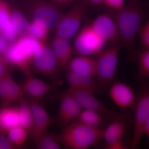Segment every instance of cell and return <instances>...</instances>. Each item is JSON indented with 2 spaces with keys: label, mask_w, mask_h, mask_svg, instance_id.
<instances>
[{
  "label": "cell",
  "mask_w": 149,
  "mask_h": 149,
  "mask_svg": "<svg viewBox=\"0 0 149 149\" xmlns=\"http://www.w3.org/2000/svg\"><path fill=\"white\" fill-rule=\"evenodd\" d=\"M147 17L143 3L133 0L117 11L114 18L117 25L123 47L132 56L136 54L134 43L143 21Z\"/></svg>",
  "instance_id": "cell-1"
},
{
  "label": "cell",
  "mask_w": 149,
  "mask_h": 149,
  "mask_svg": "<svg viewBox=\"0 0 149 149\" xmlns=\"http://www.w3.org/2000/svg\"><path fill=\"white\" fill-rule=\"evenodd\" d=\"M44 45L31 35L20 37L10 43L3 57L8 64L17 67L28 76L31 74L33 57Z\"/></svg>",
  "instance_id": "cell-2"
},
{
  "label": "cell",
  "mask_w": 149,
  "mask_h": 149,
  "mask_svg": "<svg viewBox=\"0 0 149 149\" xmlns=\"http://www.w3.org/2000/svg\"><path fill=\"white\" fill-rule=\"evenodd\" d=\"M103 130L101 128H91L76 121L63 128L58 135L59 140L67 148L87 149L103 139Z\"/></svg>",
  "instance_id": "cell-3"
},
{
  "label": "cell",
  "mask_w": 149,
  "mask_h": 149,
  "mask_svg": "<svg viewBox=\"0 0 149 149\" xmlns=\"http://www.w3.org/2000/svg\"><path fill=\"white\" fill-rule=\"evenodd\" d=\"M122 43L113 44L110 47L102 51L96 61V77L98 85L107 88L113 83L117 72L118 56Z\"/></svg>",
  "instance_id": "cell-4"
},
{
  "label": "cell",
  "mask_w": 149,
  "mask_h": 149,
  "mask_svg": "<svg viewBox=\"0 0 149 149\" xmlns=\"http://www.w3.org/2000/svg\"><path fill=\"white\" fill-rule=\"evenodd\" d=\"M89 3L83 1L63 13L55 28V36L71 40L80 30Z\"/></svg>",
  "instance_id": "cell-5"
},
{
  "label": "cell",
  "mask_w": 149,
  "mask_h": 149,
  "mask_svg": "<svg viewBox=\"0 0 149 149\" xmlns=\"http://www.w3.org/2000/svg\"><path fill=\"white\" fill-rule=\"evenodd\" d=\"M32 20L43 22L48 29H55L63 13L61 5L53 2L36 0L29 7Z\"/></svg>",
  "instance_id": "cell-6"
},
{
  "label": "cell",
  "mask_w": 149,
  "mask_h": 149,
  "mask_svg": "<svg viewBox=\"0 0 149 149\" xmlns=\"http://www.w3.org/2000/svg\"><path fill=\"white\" fill-rule=\"evenodd\" d=\"M77 33L72 48L77 55H98L102 51L106 42L93 31L90 24Z\"/></svg>",
  "instance_id": "cell-7"
},
{
  "label": "cell",
  "mask_w": 149,
  "mask_h": 149,
  "mask_svg": "<svg viewBox=\"0 0 149 149\" xmlns=\"http://www.w3.org/2000/svg\"><path fill=\"white\" fill-rule=\"evenodd\" d=\"M63 93L72 97L82 109L97 112L110 121L114 120L119 115L117 112L108 108L94 95L93 92L68 88Z\"/></svg>",
  "instance_id": "cell-8"
},
{
  "label": "cell",
  "mask_w": 149,
  "mask_h": 149,
  "mask_svg": "<svg viewBox=\"0 0 149 149\" xmlns=\"http://www.w3.org/2000/svg\"><path fill=\"white\" fill-rule=\"evenodd\" d=\"M135 105V119L133 139L131 148H138L143 136V128L149 119V88L146 84L141 89Z\"/></svg>",
  "instance_id": "cell-9"
},
{
  "label": "cell",
  "mask_w": 149,
  "mask_h": 149,
  "mask_svg": "<svg viewBox=\"0 0 149 149\" xmlns=\"http://www.w3.org/2000/svg\"><path fill=\"white\" fill-rule=\"evenodd\" d=\"M35 71L47 77L54 78L58 72V65L52 48L44 45L35 54L32 61Z\"/></svg>",
  "instance_id": "cell-10"
},
{
  "label": "cell",
  "mask_w": 149,
  "mask_h": 149,
  "mask_svg": "<svg viewBox=\"0 0 149 149\" xmlns=\"http://www.w3.org/2000/svg\"><path fill=\"white\" fill-rule=\"evenodd\" d=\"M96 34L106 42L119 43L120 36L113 17L108 14L100 15L90 24Z\"/></svg>",
  "instance_id": "cell-11"
},
{
  "label": "cell",
  "mask_w": 149,
  "mask_h": 149,
  "mask_svg": "<svg viewBox=\"0 0 149 149\" xmlns=\"http://www.w3.org/2000/svg\"><path fill=\"white\" fill-rule=\"evenodd\" d=\"M82 109L72 97L62 93L61 97L60 105L53 119L54 123L61 128H64L77 118Z\"/></svg>",
  "instance_id": "cell-12"
},
{
  "label": "cell",
  "mask_w": 149,
  "mask_h": 149,
  "mask_svg": "<svg viewBox=\"0 0 149 149\" xmlns=\"http://www.w3.org/2000/svg\"><path fill=\"white\" fill-rule=\"evenodd\" d=\"M109 90L111 99L116 105L123 109H128L136 103L137 97L132 88L124 82L113 83Z\"/></svg>",
  "instance_id": "cell-13"
},
{
  "label": "cell",
  "mask_w": 149,
  "mask_h": 149,
  "mask_svg": "<svg viewBox=\"0 0 149 149\" xmlns=\"http://www.w3.org/2000/svg\"><path fill=\"white\" fill-rule=\"evenodd\" d=\"M29 101L33 119V127L30 136L35 141L39 136L47 132L48 128L54 123V120L39 101Z\"/></svg>",
  "instance_id": "cell-14"
},
{
  "label": "cell",
  "mask_w": 149,
  "mask_h": 149,
  "mask_svg": "<svg viewBox=\"0 0 149 149\" xmlns=\"http://www.w3.org/2000/svg\"><path fill=\"white\" fill-rule=\"evenodd\" d=\"M55 85L46 83L30 74L26 76L22 85L24 97L29 101H39L49 94Z\"/></svg>",
  "instance_id": "cell-15"
},
{
  "label": "cell",
  "mask_w": 149,
  "mask_h": 149,
  "mask_svg": "<svg viewBox=\"0 0 149 149\" xmlns=\"http://www.w3.org/2000/svg\"><path fill=\"white\" fill-rule=\"evenodd\" d=\"M23 97L22 85L16 83L10 73L0 81L1 107L10 106L13 103L19 101Z\"/></svg>",
  "instance_id": "cell-16"
},
{
  "label": "cell",
  "mask_w": 149,
  "mask_h": 149,
  "mask_svg": "<svg viewBox=\"0 0 149 149\" xmlns=\"http://www.w3.org/2000/svg\"><path fill=\"white\" fill-rule=\"evenodd\" d=\"M65 78L70 89L85 90L94 93L98 86L96 76L94 75L66 70Z\"/></svg>",
  "instance_id": "cell-17"
},
{
  "label": "cell",
  "mask_w": 149,
  "mask_h": 149,
  "mask_svg": "<svg viewBox=\"0 0 149 149\" xmlns=\"http://www.w3.org/2000/svg\"><path fill=\"white\" fill-rule=\"evenodd\" d=\"M51 47L55 56L58 65L64 68L72 58L73 53L70 40L55 36Z\"/></svg>",
  "instance_id": "cell-18"
},
{
  "label": "cell",
  "mask_w": 149,
  "mask_h": 149,
  "mask_svg": "<svg viewBox=\"0 0 149 149\" xmlns=\"http://www.w3.org/2000/svg\"><path fill=\"white\" fill-rule=\"evenodd\" d=\"M127 127L126 118L123 115L119 114L114 120H112L105 129L103 130V137L106 146L116 141L123 140Z\"/></svg>",
  "instance_id": "cell-19"
},
{
  "label": "cell",
  "mask_w": 149,
  "mask_h": 149,
  "mask_svg": "<svg viewBox=\"0 0 149 149\" xmlns=\"http://www.w3.org/2000/svg\"><path fill=\"white\" fill-rule=\"evenodd\" d=\"M64 68L79 74L96 76L95 60L88 56L78 55L71 58Z\"/></svg>",
  "instance_id": "cell-20"
},
{
  "label": "cell",
  "mask_w": 149,
  "mask_h": 149,
  "mask_svg": "<svg viewBox=\"0 0 149 149\" xmlns=\"http://www.w3.org/2000/svg\"><path fill=\"white\" fill-rule=\"evenodd\" d=\"M19 125L18 107H1L0 108V135H6L9 130Z\"/></svg>",
  "instance_id": "cell-21"
},
{
  "label": "cell",
  "mask_w": 149,
  "mask_h": 149,
  "mask_svg": "<svg viewBox=\"0 0 149 149\" xmlns=\"http://www.w3.org/2000/svg\"><path fill=\"white\" fill-rule=\"evenodd\" d=\"M18 107L19 125L28 131L30 136L33 127V115L29 101L23 97Z\"/></svg>",
  "instance_id": "cell-22"
},
{
  "label": "cell",
  "mask_w": 149,
  "mask_h": 149,
  "mask_svg": "<svg viewBox=\"0 0 149 149\" xmlns=\"http://www.w3.org/2000/svg\"><path fill=\"white\" fill-rule=\"evenodd\" d=\"M10 20L19 36L30 35V23L20 11L17 9H11Z\"/></svg>",
  "instance_id": "cell-23"
},
{
  "label": "cell",
  "mask_w": 149,
  "mask_h": 149,
  "mask_svg": "<svg viewBox=\"0 0 149 149\" xmlns=\"http://www.w3.org/2000/svg\"><path fill=\"white\" fill-rule=\"evenodd\" d=\"M102 117L101 115L94 111L82 109L77 118V121L91 128H100Z\"/></svg>",
  "instance_id": "cell-24"
},
{
  "label": "cell",
  "mask_w": 149,
  "mask_h": 149,
  "mask_svg": "<svg viewBox=\"0 0 149 149\" xmlns=\"http://www.w3.org/2000/svg\"><path fill=\"white\" fill-rule=\"evenodd\" d=\"M35 147L39 149H59L60 143L58 135L46 132L35 141Z\"/></svg>",
  "instance_id": "cell-25"
},
{
  "label": "cell",
  "mask_w": 149,
  "mask_h": 149,
  "mask_svg": "<svg viewBox=\"0 0 149 149\" xmlns=\"http://www.w3.org/2000/svg\"><path fill=\"white\" fill-rule=\"evenodd\" d=\"M7 134L9 141L17 148L25 144L29 135L28 131L20 125L11 128Z\"/></svg>",
  "instance_id": "cell-26"
},
{
  "label": "cell",
  "mask_w": 149,
  "mask_h": 149,
  "mask_svg": "<svg viewBox=\"0 0 149 149\" xmlns=\"http://www.w3.org/2000/svg\"><path fill=\"white\" fill-rule=\"evenodd\" d=\"M49 30L45 24L39 20H32L30 23V35L44 45L47 44Z\"/></svg>",
  "instance_id": "cell-27"
},
{
  "label": "cell",
  "mask_w": 149,
  "mask_h": 149,
  "mask_svg": "<svg viewBox=\"0 0 149 149\" xmlns=\"http://www.w3.org/2000/svg\"><path fill=\"white\" fill-rule=\"evenodd\" d=\"M139 70L138 73L142 77L149 76V50H143L142 52H137Z\"/></svg>",
  "instance_id": "cell-28"
},
{
  "label": "cell",
  "mask_w": 149,
  "mask_h": 149,
  "mask_svg": "<svg viewBox=\"0 0 149 149\" xmlns=\"http://www.w3.org/2000/svg\"><path fill=\"white\" fill-rule=\"evenodd\" d=\"M0 33L9 43L13 42L18 38V34L10 20L0 27Z\"/></svg>",
  "instance_id": "cell-29"
},
{
  "label": "cell",
  "mask_w": 149,
  "mask_h": 149,
  "mask_svg": "<svg viewBox=\"0 0 149 149\" xmlns=\"http://www.w3.org/2000/svg\"><path fill=\"white\" fill-rule=\"evenodd\" d=\"M138 33L141 45L143 50H149V21L141 25Z\"/></svg>",
  "instance_id": "cell-30"
},
{
  "label": "cell",
  "mask_w": 149,
  "mask_h": 149,
  "mask_svg": "<svg viewBox=\"0 0 149 149\" xmlns=\"http://www.w3.org/2000/svg\"><path fill=\"white\" fill-rule=\"evenodd\" d=\"M11 10L7 3L0 0V27L10 21Z\"/></svg>",
  "instance_id": "cell-31"
},
{
  "label": "cell",
  "mask_w": 149,
  "mask_h": 149,
  "mask_svg": "<svg viewBox=\"0 0 149 149\" xmlns=\"http://www.w3.org/2000/svg\"><path fill=\"white\" fill-rule=\"evenodd\" d=\"M107 6L116 10H120L125 6V0H104L103 3Z\"/></svg>",
  "instance_id": "cell-32"
},
{
  "label": "cell",
  "mask_w": 149,
  "mask_h": 149,
  "mask_svg": "<svg viewBox=\"0 0 149 149\" xmlns=\"http://www.w3.org/2000/svg\"><path fill=\"white\" fill-rule=\"evenodd\" d=\"M17 147L12 143L6 135H0V149H15Z\"/></svg>",
  "instance_id": "cell-33"
},
{
  "label": "cell",
  "mask_w": 149,
  "mask_h": 149,
  "mask_svg": "<svg viewBox=\"0 0 149 149\" xmlns=\"http://www.w3.org/2000/svg\"><path fill=\"white\" fill-rule=\"evenodd\" d=\"M107 149H127L128 147L126 146L123 140L116 141L106 146Z\"/></svg>",
  "instance_id": "cell-34"
},
{
  "label": "cell",
  "mask_w": 149,
  "mask_h": 149,
  "mask_svg": "<svg viewBox=\"0 0 149 149\" xmlns=\"http://www.w3.org/2000/svg\"><path fill=\"white\" fill-rule=\"evenodd\" d=\"M9 44L5 37L0 33V55L3 56L8 47Z\"/></svg>",
  "instance_id": "cell-35"
},
{
  "label": "cell",
  "mask_w": 149,
  "mask_h": 149,
  "mask_svg": "<svg viewBox=\"0 0 149 149\" xmlns=\"http://www.w3.org/2000/svg\"><path fill=\"white\" fill-rule=\"evenodd\" d=\"M8 65L5 61L0 60V81L9 73Z\"/></svg>",
  "instance_id": "cell-36"
},
{
  "label": "cell",
  "mask_w": 149,
  "mask_h": 149,
  "mask_svg": "<svg viewBox=\"0 0 149 149\" xmlns=\"http://www.w3.org/2000/svg\"><path fill=\"white\" fill-rule=\"evenodd\" d=\"M73 0H52V1L58 4L62 5L66 4L71 2Z\"/></svg>",
  "instance_id": "cell-37"
},
{
  "label": "cell",
  "mask_w": 149,
  "mask_h": 149,
  "mask_svg": "<svg viewBox=\"0 0 149 149\" xmlns=\"http://www.w3.org/2000/svg\"><path fill=\"white\" fill-rule=\"evenodd\" d=\"M87 2L88 3H92L93 4L99 5L103 3L104 0H83Z\"/></svg>",
  "instance_id": "cell-38"
},
{
  "label": "cell",
  "mask_w": 149,
  "mask_h": 149,
  "mask_svg": "<svg viewBox=\"0 0 149 149\" xmlns=\"http://www.w3.org/2000/svg\"><path fill=\"white\" fill-rule=\"evenodd\" d=\"M0 60H2L5 61L4 59L3 58V56L0 55Z\"/></svg>",
  "instance_id": "cell-39"
}]
</instances>
